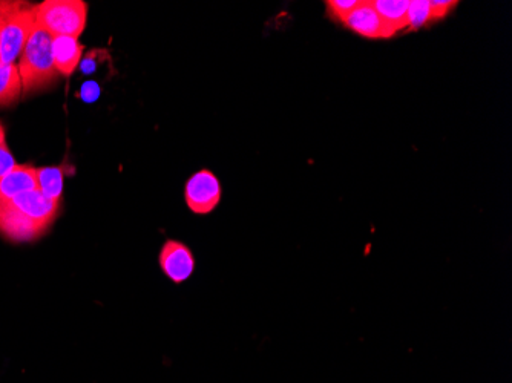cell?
Listing matches in <instances>:
<instances>
[{"mask_svg":"<svg viewBox=\"0 0 512 383\" xmlns=\"http://www.w3.org/2000/svg\"><path fill=\"white\" fill-rule=\"evenodd\" d=\"M60 201L45 197L39 189L25 192L0 207V233L13 241L39 238L59 215Z\"/></svg>","mask_w":512,"mask_h":383,"instance_id":"cell-1","label":"cell"},{"mask_svg":"<svg viewBox=\"0 0 512 383\" xmlns=\"http://www.w3.org/2000/svg\"><path fill=\"white\" fill-rule=\"evenodd\" d=\"M51 45H53V36L36 25L30 40L20 54L19 65H17L25 94L42 91L56 82L59 73L54 66Z\"/></svg>","mask_w":512,"mask_h":383,"instance_id":"cell-2","label":"cell"},{"mask_svg":"<svg viewBox=\"0 0 512 383\" xmlns=\"http://www.w3.org/2000/svg\"><path fill=\"white\" fill-rule=\"evenodd\" d=\"M37 5L22 0H0V60L14 63L36 28Z\"/></svg>","mask_w":512,"mask_h":383,"instance_id":"cell-3","label":"cell"},{"mask_svg":"<svg viewBox=\"0 0 512 383\" xmlns=\"http://www.w3.org/2000/svg\"><path fill=\"white\" fill-rule=\"evenodd\" d=\"M88 5L82 0H46L36 7V25L53 37L79 39L86 28Z\"/></svg>","mask_w":512,"mask_h":383,"instance_id":"cell-4","label":"cell"},{"mask_svg":"<svg viewBox=\"0 0 512 383\" xmlns=\"http://www.w3.org/2000/svg\"><path fill=\"white\" fill-rule=\"evenodd\" d=\"M223 198L220 180L209 169L195 172L184 186V201L195 215H209Z\"/></svg>","mask_w":512,"mask_h":383,"instance_id":"cell-5","label":"cell"},{"mask_svg":"<svg viewBox=\"0 0 512 383\" xmlns=\"http://www.w3.org/2000/svg\"><path fill=\"white\" fill-rule=\"evenodd\" d=\"M158 264L166 278L171 279L174 284H183L194 275L197 261L186 244L177 239H168L161 246Z\"/></svg>","mask_w":512,"mask_h":383,"instance_id":"cell-6","label":"cell"},{"mask_svg":"<svg viewBox=\"0 0 512 383\" xmlns=\"http://www.w3.org/2000/svg\"><path fill=\"white\" fill-rule=\"evenodd\" d=\"M342 27L364 39L387 40L396 37L371 2H361L359 7L345 19Z\"/></svg>","mask_w":512,"mask_h":383,"instance_id":"cell-7","label":"cell"},{"mask_svg":"<svg viewBox=\"0 0 512 383\" xmlns=\"http://www.w3.org/2000/svg\"><path fill=\"white\" fill-rule=\"evenodd\" d=\"M39 189L37 186V167L16 164L8 174L0 178V207L10 203L25 192Z\"/></svg>","mask_w":512,"mask_h":383,"instance_id":"cell-8","label":"cell"},{"mask_svg":"<svg viewBox=\"0 0 512 383\" xmlns=\"http://www.w3.org/2000/svg\"><path fill=\"white\" fill-rule=\"evenodd\" d=\"M51 50H53L54 66H56L57 73L69 77L79 68L85 46L74 37H53Z\"/></svg>","mask_w":512,"mask_h":383,"instance_id":"cell-9","label":"cell"},{"mask_svg":"<svg viewBox=\"0 0 512 383\" xmlns=\"http://www.w3.org/2000/svg\"><path fill=\"white\" fill-rule=\"evenodd\" d=\"M371 5L378 11L394 36L408 31V7L410 0H373Z\"/></svg>","mask_w":512,"mask_h":383,"instance_id":"cell-10","label":"cell"},{"mask_svg":"<svg viewBox=\"0 0 512 383\" xmlns=\"http://www.w3.org/2000/svg\"><path fill=\"white\" fill-rule=\"evenodd\" d=\"M22 80L16 63L0 65V106H10L19 100L22 94Z\"/></svg>","mask_w":512,"mask_h":383,"instance_id":"cell-11","label":"cell"},{"mask_svg":"<svg viewBox=\"0 0 512 383\" xmlns=\"http://www.w3.org/2000/svg\"><path fill=\"white\" fill-rule=\"evenodd\" d=\"M37 186L45 197L56 201L62 200V167H40V169H37Z\"/></svg>","mask_w":512,"mask_h":383,"instance_id":"cell-12","label":"cell"},{"mask_svg":"<svg viewBox=\"0 0 512 383\" xmlns=\"http://www.w3.org/2000/svg\"><path fill=\"white\" fill-rule=\"evenodd\" d=\"M433 11H431L430 0H413L408 7V31H421L433 27Z\"/></svg>","mask_w":512,"mask_h":383,"instance_id":"cell-13","label":"cell"},{"mask_svg":"<svg viewBox=\"0 0 512 383\" xmlns=\"http://www.w3.org/2000/svg\"><path fill=\"white\" fill-rule=\"evenodd\" d=\"M359 4H361V0H329V2H325L327 17L342 25L345 19L359 7Z\"/></svg>","mask_w":512,"mask_h":383,"instance_id":"cell-14","label":"cell"},{"mask_svg":"<svg viewBox=\"0 0 512 383\" xmlns=\"http://www.w3.org/2000/svg\"><path fill=\"white\" fill-rule=\"evenodd\" d=\"M457 5H459V2H454V0H440V2L431 0L430 2L431 11H433L436 22L447 19L456 10Z\"/></svg>","mask_w":512,"mask_h":383,"instance_id":"cell-15","label":"cell"},{"mask_svg":"<svg viewBox=\"0 0 512 383\" xmlns=\"http://www.w3.org/2000/svg\"><path fill=\"white\" fill-rule=\"evenodd\" d=\"M16 164V160H14L13 154L8 149L7 143L0 146V178L8 174Z\"/></svg>","mask_w":512,"mask_h":383,"instance_id":"cell-16","label":"cell"},{"mask_svg":"<svg viewBox=\"0 0 512 383\" xmlns=\"http://www.w3.org/2000/svg\"><path fill=\"white\" fill-rule=\"evenodd\" d=\"M5 145V129L4 125L0 123V146Z\"/></svg>","mask_w":512,"mask_h":383,"instance_id":"cell-17","label":"cell"},{"mask_svg":"<svg viewBox=\"0 0 512 383\" xmlns=\"http://www.w3.org/2000/svg\"><path fill=\"white\" fill-rule=\"evenodd\" d=\"M0 65H2V60H0Z\"/></svg>","mask_w":512,"mask_h":383,"instance_id":"cell-18","label":"cell"}]
</instances>
